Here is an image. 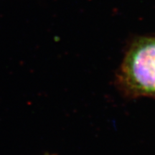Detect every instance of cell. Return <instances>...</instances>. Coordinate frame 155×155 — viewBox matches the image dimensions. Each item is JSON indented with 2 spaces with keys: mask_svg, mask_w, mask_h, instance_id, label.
<instances>
[{
  "mask_svg": "<svg viewBox=\"0 0 155 155\" xmlns=\"http://www.w3.org/2000/svg\"><path fill=\"white\" fill-rule=\"evenodd\" d=\"M119 80L131 96L155 98V38H143L132 45L122 63Z\"/></svg>",
  "mask_w": 155,
  "mask_h": 155,
  "instance_id": "1",
  "label": "cell"
},
{
  "mask_svg": "<svg viewBox=\"0 0 155 155\" xmlns=\"http://www.w3.org/2000/svg\"><path fill=\"white\" fill-rule=\"evenodd\" d=\"M47 155H49V154H47Z\"/></svg>",
  "mask_w": 155,
  "mask_h": 155,
  "instance_id": "2",
  "label": "cell"
}]
</instances>
